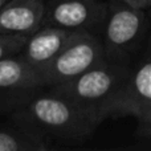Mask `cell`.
<instances>
[{"instance_id": "cell-1", "label": "cell", "mask_w": 151, "mask_h": 151, "mask_svg": "<svg viewBox=\"0 0 151 151\" xmlns=\"http://www.w3.org/2000/svg\"><path fill=\"white\" fill-rule=\"evenodd\" d=\"M11 125L37 139L78 141L91 135L104 122L69 98L45 88L24 106L8 115Z\"/></svg>"}, {"instance_id": "cell-2", "label": "cell", "mask_w": 151, "mask_h": 151, "mask_svg": "<svg viewBox=\"0 0 151 151\" xmlns=\"http://www.w3.org/2000/svg\"><path fill=\"white\" fill-rule=\"evenodd\" d=\"M130 68L131 64L105 60L73 80L48 89L69 98L105 121L107 119V106L123 85Z\"/></svg>"}, {"instance_id": "cell-3", "label": "cell", "mask_w": 151, "mask_h": 151, "mask_svg": "<svg viewBox=\"0 0 151 151\" xmlns=\"http://www.w3.org/2000/svg\"><path fill=\"white\" fill-rule=\"evenodd\" d=\"M149 31L145 9L130 7L115 0L109 3V9L101 31L106 60L130 64L133 53L141 47Z\"/></svg>"}, {"instance_id": "cell-4", "label": "cell", "mask_w": 151, "mask_h": 151, "mask_svg": "<svg viewBox=\"0 0 151 151\" xmlns=\"http://www.w3.org/2000/svg\"><path fill=\"white\" fill-rule=\"evenodd\" d=\"M106 60L101 37L90 32L76 33L40 73L45 88L64 83Z\"/></svg>"}, {"instance_id": "cell-5", "label": "cell", "mask_w": 151, "mask_h": 151, "mask_svg": "<svg viewBox=\"0 0 151 151\" xmlns=\"http://www.w3.org/2000/svg\"><path fill=\"white\" fill-rule=\"evenodd\" d=\"M109 9L106 0H47L42 27L101 35Z\"/></svg>"}, {"instance_id": "cell-6", "label": "cell", "mask_w": 151, "mask_h": 151, "mask_svg": "<svg viewBox=\"0 0 151 151\" xmlns=\"http://www.w3.org/2000/svg\"><path fill=\"white\" fill-rule=\"evenodd\" d=\"M42 89L40 74L20 56L0 61V114L11 115Z\"/></svg>"}, {"instance_id": "cell-7", "label": "cell", "mask_w": 151, "mask_h": 151, "mask_svg": "<svg viewBox=\"0 0 151 151\" xmlns=\"http://www.w3.org/2000/svg\"><path fill=\"white\" fill-rule=\"evenodd\" d=\"M151 104V53L145 55L130 72L106 109V118L135 115Z\"/></svg>"}, {"instance_id": "cell-8", "label": "cell", "mask_w": 151, "mask_h": 151, "mask_svg": "<svg viewBox=\"0 0 151 151\" xmlns=\"http://www.w3.org/2000/svg\"><path fill=\"white\" fill-rule=\"evenodd\" d=\"M76 33L78 32L56 27H41L28 36L19 56L40 74Z\"/></svg>"}, {"instance_id": "cell-9", "label": "cell", "mask_w": 151, "mask_h": 151, "mask_svg": "<svg viewBox=\"0 0 151 151\" xmlns=\"http://www.w3.org/2000/svg\"><path fill=\"white\" fill-rule=\"evenodd\" d=\"M44 0H8L0 9V33L31 36L42 27Z\"/></svg>"}, {"instance_id": "cell-10", "label": "cell", "mask_w": 151, "mask_h": 151, "mask_svg": "<svg viewBox=\"0 0 151 151\" xmlns=\"http://www.w3.org/2000/svg\"><path fill=\"white\" fill-rule=\"evenodd\" d=\"M50 143L31 137L15 126H0V151H47Z\"/></svg>"}, {"instance_id": "cell-11", "label": "cell", "mask_w": 151, "mask_h": 151, "mask_svg": "<svg viewBox=\"0 0 151 151\" xmlns=\"http://www.w3.org/2000/svg\"><path fill=\"white\" fill-rule=\"evenodd\" d=\"M27 39L28 36L0 33V61L20 55Z\"/></svg>"}, {"instance_id": "cell-12", "label": "cell", "mask_w": 151, "mask_h": 151, "mask_svg": "<svg viewBox=\"0 0 151 151\" xmlns=\"http://www.w3.org/2000/svg\"><path fill=\"white\" fill-rule=\"evenodd\" d=\"M134 117L139 122V134L142 137L151 133V104L142 107Z\"/></svg>"}, {"instance_id": "cell-13", "label": "cell", "mask_w": 151, "mask_h": 151, "mask_svg": "<svg viewBox=\"0 0 151 151\" xmlns=\"http://www.w3.org/2000/svg\"><path fill=\"white\" fill-rule=\"evenodd\" d=\"M119 1L125 3V4L130 5V7L138 8V9H149L151 8V0H119Z\"/></svg>"}, {"instance_id": "cell-14", "label": "cell", "mask_w": 151, "mask_h": 151, "mask_svg": "<svg viewBox=\"0 0 151 151\" xmlns=\"http://www.w3.org/2000/svg\"><path fill=\"white\" fill-rule=\"evenodd\" d=\"M7 1H8V0H0V9H1V7H3V5H4Z\"/></svg>"}, {"instance_id": "cell-15", "label": "cell", "mask_w": 151, "mask_h": 151, "mask_svg": "<svg viewBox=\"0 0 151 151\" xmlns=\"http://www.w3.org/2000/svg\"><path fill=\"white\" fill-rule=\"evenodd\" d=\"M145 137H146V138H150V139H151V133H149V134H146V135H145Z\"/></svg>"}, {"instance_id": "cell-16", "label": "cell", "mask_w": 151, "mask_h": 151, "mask_svg": "<svg viewBox=\"0 0 151 151\" xmlns=\"http://www.w3.org/2000/svg\"><path fill=\"white\" fill-rule=\"evenodd\" d=\"M107 3H111V1H115V0H106Z\"/></svg>"}]
</instances>
